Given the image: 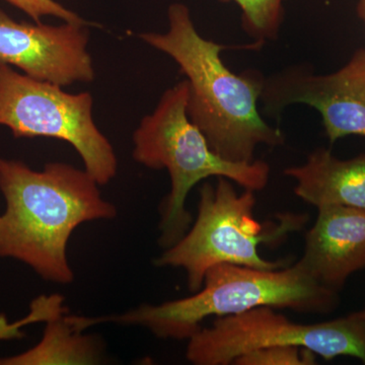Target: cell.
I'll list each match as a JSON object with an SVG mask.
<instances>
[{"mask_svg": "<svg viewBox=\"0 0 365 365\" xmlns=\"http://www.w3.org/2000/svg\"><path fill=\"white\" fill-rule=\"evenodd\" d=\"M90 93H69L0 63V126L14 137H51L78 151L85 170L100 186L117 174L116 153L93 118Z\"/></svg>", "mask_w": 365, "mask_h": 365, "instance_id": "obj_7", "label": "cell"}, {"mask_svg": "<svg viewBox=\"0 0 365 365\" xmlns=\"http://www.w3.org/2000/svg\"><path fill=\"white\" fill-rule=\"evenodd\" d=\"M260 101L271 117H279L292 104L318 110L331 143L348 135L365 137V48L333 73L314 74L309 67L294 66L269 76Z\"/></svg>", "mask_w": 365, "mask_h": 365, "instance_id": "obj_8", "label": "cell"}, {"mask_svg": "<svg viewBox=\"0 0 365 365\" xmlns=\"http://www.w3.org/2000/svg\"><path fill=\"white\" fill-rule=\"evenodd\" d=\"M232 181L217 177L215 184L205 182L199 190L198 215L188 232L174 246L163 250L155 260L158 267L182 268L190 292L202 287L209 269L220 264L258 269H279L288 260L269 261L259 253L261 245H274L292 232L302 230L307 215L284 213L274 222L255 218V192L235 191Z\"/></svg>", "mask_w": 365, "mask_h": 365, "instance_id": "obj_5", "label": "cell"}, {"mask_svg": "<svg viewBox=\"0 0 365 365\" xmlns=\"http://www.w3.org/2000/svg\"><path fill=\"white\" fill-rule=\"evenodd\" d=\"M314 352L294 346H275L262 348L242 355L235 360V365H314Z\"/></svg>", "mask_w": 365, "mask_h": 365, "instance_id": "obj_14", "label": "cell"}, {"mask_svg": "<svg viewBox=\"0 0 365 365\" xmlns=\"http://www.w3.org/2000/svg\"><path fill=\"white\" fill-rule=\"evenodd\" d=\"M307 348L325 360L350 356L365 364V316L314 324L295 323L271 307L216 318L188 340L186 357L195 365H230L247 353L275 347Z\"/></svg>", "mask_w": 365, "mask_h": 365, "instance_id": "obj_6", "label": "cell"}, {"mask_svg": "<svg viewBox=\"0 0 365 365\" xmlns=\"http://www.w3.org/2000/svg\"><path fill=\"white\" fill-rule=\"evenodd\" d=\"M11 6L18 7L24 13L39 23L41 19L46 16H56L66 23L81 24L88 25L78 14L66 9L55 0H6Z\"/></svg>", "mask_w": 365, "mask_h": 365, "instance_id": "obj_15", "label": "cell"}, {"mask_svg": "<svg viewBox=\"0 0 365 365\" xmlns=\"http://www.w3.org/2000/svg\"><path fill=\"white\" fill-rule=\"evenodd\" d=\"M88 26L16 21L0 9V63L63 88L91 83L95 69L88 50Z\"/></svg>", "mask_w": 365, "mask_h": 365, "instance_id": "obj_9", "label": "cell"}, {"mask_svg": "<svg viewBox=\"0 0 365 365\" xmlns=\"http://www.w3.org/2000/svg\"><path fill=\"white\" fill-rule=\"evenodd\" d=\"M28 325L25 318L16 323H9L4 314H0V340L23 337L21 329Z\"/></svg>", "mask_w": 365, "mask_h": 365, "instance_id": "obj_16", "label": "cell"}, {"mask_svg": "<svg viewBox=\"0 0 365 365\" xmlns=\"http://www.w3.org/2000/svg\"><path fill=\"white\" fill-rule=\"evenodd\" d=\"M169 30L139 35L146 44L177 62L190 86L187 113L215 153L232 163H252L259 145H282L285 136L258 111L265 78L256 71L234 73L223 63L228 46L197 32L185 4L168 11Z\"/></svg>", "mask_w": 365, "mask_h": 365, "instance_id": "obj_2", "label": "cell"}, {"mask_svg": "<svg viewBox=\"0 0 365 365\" xmlns=\"http://www.w3.org/2000/svg\"><path fill=\"white\" fill-rule=\"evenodd\" d=\"M361 312H362V313H364V316H365V307H364V309H362V311H361Z\"/></svg>", "mask_w": 365, "mask_h": 365, "instance_id": "obj_18", "label": "cell"}, {"mask_svg": "<svg viewBox=\"0 0 365 365\" xmlns=\"http://www.w3.org/2000/svg\"><path fill=\"white\" fill-rule=\"evenodd\" d=\"M86 170L49 163L38 172L19 160L0 158V257L23 262L43 279L73 282L67 245L79 225L116 217L114 204Z\"/></svg>", "mask_w": 365, "mask_h": 365, "instance_id": "obj_1", "label": "cell"}, {"mask_svg": "<svg viewBox=\"0 0 365 365\" xmlns=\"http://www.w3.org/2000/svg\"><path fill=\"white\" fill-rule=\"evenodd\" d=\"M357 14L365 24V0H359V4H357Z\"/></svg>", "mask_w": 365, "mask_h": 365, "instance_id": "obj_17", "label": "cell"}, {"mask_svg": "<svg viewBox=\"0 0 365 365\" xmlns=\"http://www.w3.org/2000/svg\"><path fill=\"white\" fill-rule=\"evenodd\" d=\"M318 210L299 262L317 282L338 292L353 273L365 268V209Z\"/></svg>", "mask_w": 365, "mask_h": 365, "instance_id": "obj_10", "label": "cell"}, {"mask_svg": "<svg viewBox=\"0 0 365 365\" xmlns=\"http://www.w3.org/2000/svg\"><path fill=\"white\" fill-rule=\"evenodd\" d=\"M242 11V26L261 46L275 40L283 21L285 0H232Z\"/></svg>", "mask_w": 365, "mask_h": 365, "instance_id": "obj_13", "label": "cell"}, {"mask_svg": "<svg viewBox=\"0 0 365 365\" xmlns=\"http://www.w3.org/2000/svg\"><path fill=\"white\" fill-rule=\"evenodd\" d=\"M338 300V292L317 282L299 262L271 270L220 264L209 269L202 287L192 297L141 304L102 317V322L143 327L160 339L189 340L210 317L235 316L260 307L324 314L334 311Z\"/></svg>", "mask_w": 365, "mask_h": 365, "instance_id": "obj_3", "label": "cell"}, {"mask_svg": "<svg viewBox=\"0 0 365 365\" xmlns=\"http://www.w3.org/2000/svg\"><path fill=\"white\" fill-rule=\"evenodd\" d=\"M283 173L297 182L295 195L316 208L365 209V155L339 160L331 150L318 148L306 163Z\"/></svg>", "mask_w": 365, "mask_h": 365, "instance_id": "obj_11", "label": "cell"}, {"mask_svg": "<svg viewBox=\"0 0 365 365\" xmlns=\"http://www.w3.org/2000/svg\"><path fill=\"white\" fill-rule=\"evenodd\" d=\"M187 79L165 91L155 111L141 120L133 135V158L153 170L165 169L170 191L160 205V237L163 250L174 246L188 232L193 217L186 207L190 191L210 177H225L254 192L265 189L270 167L264 160L232 163L213 151L187 113Z\"/></svg>", "mask_w": 365, "mask_h": 365, "instance_id": "obj_4", "label": "cell"}, {"mask_svg": "<svg viewBox=\"0 0 365 365\" xmlns=\"http://www.w3.org/2000/svg\"><path fill=\"white\" fill-rule=\"evenodd\" d=\"M44 334L28 351L0 359L1 365L98 364L104 346L83 331L100 324L98 318L71 316L66 309L46 322Z\"/></svg>", "mask_w": 365, "mask_h": 365, "instance_id": "obj_12", "label": "cell"}]
</instances>
